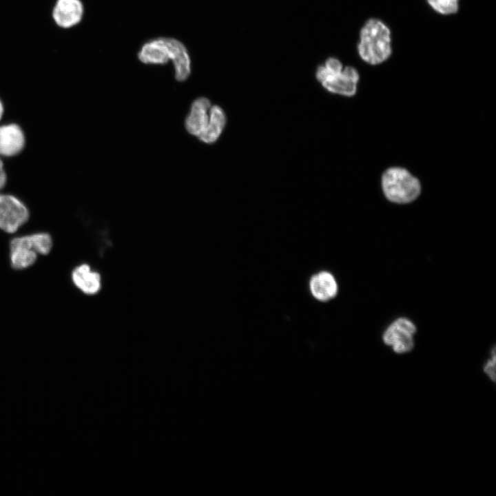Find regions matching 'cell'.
I'll list each match as a JSON object with an SVG mask.
<instances>
[{
	"label": "cell",
	"instance_id": "11",
	"mask_svg": "<svg viewBox=\"0 0 496 496\" xmlns=\"http://www.w3.org/2000/svg\"><path fill=\"white\" fill-rule=\"evenodd\" d=\"M72 280L78 289L88 295L97 293L101 287L100 275L92 271L87 264L80 265L72 270Z\"/></svg>",
	"mask_w": 496,
	"mask_h": 496
},
{
	"label": "cell",
	"instance_id": "3",
	"mask_svg": "<svg viewBox=\"0 0 496 496\" xmlns=\"http://www.w3.org/2000/svg\"><path fill=\"white\" fill-rule=\"evenodd\" d=\"M316 77L322 86L331 93L351 96L357 91L358 72L351 66L342 70V63L337 59L329 58L324 65L318 67Z\"/></svg>",
	"mask_w": 496,
	"mask_h": 496
},
{
	"label": "cell",
	"instance_id": "7",
	"mask_svg": "<svg viewBox=\"0 0 496 496\" xmlns=\"http://www.w3.org/2000/svg\"><path fill=\"white\" fill-rule=\"evenodd\" d=\"M173 38L160 37L144 43L138 53L145 64H165L172 56Z\"/></svg>",
	"mask_w": 496,
	"mask_h": 496
},
{
	"label": "cell",
	"instance_id": "5",
	"mask_svg": "<svg viewBox=\"0 0 496 496\" xmlns=\"http://www.w3.org/2000/svg\"><path fill=\"white\" fill-rule=\"evenodd\" d=\"M416 327L413 322L405 318L393 321L385 330L382 339L396 353L411 351L414 347V335Z\"/></svg>",
	"mask_w": 496,
	"mask_h": 496
},
{
	"label": "cell",
	"instance_id": "12",
	"mask_svg": "<svg viewBox=\"0 0 496 496\" xmlns=\"http://www.w3.org/2000/svg\"><path fill=\"white\" fill-rule=\"evenodd\" d=\"M310 289L316 299L327 301L336 296L338 285L332 274L327 271H322L311 278Z\"/></svg>",
	"mask_w": 496,
	"mask_h": 496
},
{
	"label": "cell",
	"instance_id": "18",
	"mask_svg": "<svg viewBox=\"0 0 496 496\" xmlns=\"http://www.w3.org/2000/svg\"><path fill=\"white\" fill-rule=\"evenodd\" d=\"M3 104H2V103H1V100H0V120L1 119V117H2V116H3Z\"/></svg>",
	"mask_w": 496,
	"mask_h": 496
},
{
	"label": "cell",
	"instance_id": "2",
	"mask_svg": "<svg viewBox=\"0 0 496 496\" xmlns=\"http://www.w3.org/2000/svg\"><path fill=\"white\" fill-rule=\"evenodd\" d=\"M52 238L46 232H38L12 238L10 242L12 268L23 270L32 266L38 254L47 255L52 248Z\"/></svg>",
	"mask_w": 496,
	"mask_h": 496
},
{
	"label": "cell",
	"instance_id": "13",
	"mask_svg": "<svg viewBox=\"0 0 496 496\" xmlns=\"http://www.w3.org/2000/svg\"><path fill=\"white\" fill-rule=\"evenodd\" d=\"M225 124L226 116L223 109L218 105L211 106L208 124L198 138L205 143H214L220 137Z\"/></svg>",
	"mask_w": 496,
	"mask_h": 496
},
{
	"label": "cell",
	"instance_id": "8",
	"mask_svg": "<svg viewBox=\"0 0 496 496\" xmlns=\"http://www.w3.org/2000/svg\"><path fill=\"white\" fill-rule=\"evenodd\" d=\"M211 103L205 97H199L191 105L189 112L185 121L187 132L197 138L205 130L209 119Z\"/></svg>",
	"mask_w": 496,
	"mask_h": 496
},
{
	"label": "cell",
	"instance_id": "1",
	"mask_svg": "<svg viewBox=\"0 0 496 496\" xmlns=\"http://www.w3.org/2000/svg\"><path fill=\"white\" fill-rule=\"evenodd\" d=\"M358 52L360 57L371 65L382 64L391 56V31L380 19L366 20L360 31Z\"/></svg>",
	"mask_w": 496,
	"mask_h": 496
},
{
	"label": "cell",
	"instance_id": "15",
	"mask_svg": "<svg viewBox=\"0 0 496 496\" xmlns=\"http://www.w3.org/2000/svg\"><path fill=\"white\" fill-rule=\"evenodd\" d=\"M428 6L442 15H451L459 10V0H426Z\"/></svg>",
	"mask_w": 496,
	"mask_h": 496
},
{
	"label": "cell",
	"instance_id": "16",
	"mask_svg": "<svg viewBox=\"0 0 496 496\" xmlns=\"http://www.w3.org/2000/svg\"><path fill=\"white\" fill-rule=\"evenodd\" d=\"M483 369L485 374L489 378V379L492 382H495L496 380V356L495 347L493 349L490 357L486 361Z\"/></svg>",
	"mask_w": 496,
	"mask_h": 496
},
{
	"label": "cell",
	"instance_id": "4",
	"mask_svg": "<svg viewBox=\"0 0 496 496\" xmlns=\"http://www.w3.org/2000/svg\"><path fill=\"white\" fill-rule=\"evenodd\" d=\"M382 186L386 198L400 204L412 202L421 191L418 179L402 167L388 169L382 175Z\"/></svg>",
	"mask_w": 496,
	"mask_h": 496
},
{
	"label": "cell",
	"instance_id": "14",
	"mask_svg": "<svg viewBox=\"0 0 496 496\" xmlns=\"http://www.w3.org/2000/svg\"><path fill=\"white\" fill-rule=\"evenodd\" d=\"M175 78L178 81H185L191 72V60L187 50L180 41L173 39L172 56Z\"/></svg>",
	"mask_w": 496,
	"mask_h": 496
},
{
	"label": "cell",
	"instance_id": "10",
	"mask_svg": "<svg viewBox=\"0 0 496 496\" xmlns=\"http://www.w3.org/2000/svg\"><path fill=\"white\" fill-rule=\"evenodd\" d=\"M25 136L21 128L15 123L0 126V155L13 156L21 152Z\"/></svg>",
	"mask_w": 496,
	"mask_h": 496
},
{
	"label": "cell",
	"instance_id": "6",
	"mask_svg": "<svg viewBox=\"0 0 496 496\" xmlns=\"http://www.w3.org/2000/svg\"><path fill=\"white\" fill-rule=\"evenodd\" d=\"M26 206L17 198L10 194H0V229L12 234L29 218Z\"/></svg>",
	"mask_w": 496,
	"mask_h": 496
},
{
	"label": "cell",
	"instance_id": "9",
	"mask_svg": "<svg viewBox=\"0 0 496 496\" xmlns=\"http://www.w3.org/2000/svg\"><path fill=\"white\" fill-rule=\"evenodd\" d=\"M83 6L80 0H58L54 8L52 17L61 28H70L82 19Z\"/></svg>",
	"mask_w": 496,
	"mask_h": 496
},
{
	"label": "cell",
	"instance_id": "17",
	"mask_svg": "<svg viewBox=\"0 0 496 496\" xmlns=\"http://www.w3.org/2000/svg\"><path fill=\"white\" fill-rule=\"evenodd\" d=\"M6 183V174L3 169V163L0 159V189H1Z\"/></svg>",
	"mask_w": 496,
	"mask_h": 496
}]
</instances>
